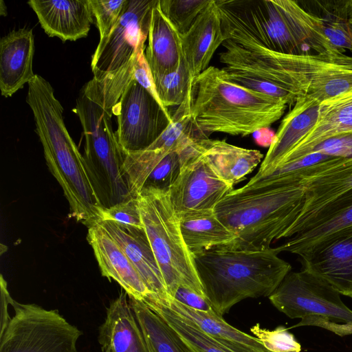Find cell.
<instances>
[{
    "mask_svg": "<svg viewBox=\"0 0 352 352\" xmlns=\"http://www.w3.org/2000/svg\"><path fill=\"white\" fill-rule=\"evenodd\" d=\"M98 342L102 352H150L125 292L107 308L104 321L99 327Z\"/></svg>",
    "mask_w": 352,
    "mask_h": 352,
    "instance_id": "cell-19",
    "label": "cell"
},
{
    "mask_svg": "<svg viewBox=\"0 0 352 352\" xmlns=\"http://www.w3.org/2000/svg\"><path fill=\"white\" fill-rule=\"evenodd\" d=\"M352 226V188L331 199L308 217L289 228L280 245L281 252L298 254L324 236Z\"/></svg>",
    "mask_w": 352,
    "mask_h": 352,
    "instance_id": "cell-14",
    "label": "cell"
},
{
    "mask_svg": "<svg viewBox=\"0 0 352 352\" xmlns=\"http://www.w3.org/2000/svg\"><path fill=\"white\" fill-rule=\"evenodd\" d=\"M212 0H159L160 8L180 35L185 34Z\"/></svg>",
    "mask_w": 352,
    "mask_h": 352,
    "instance_id": "cell-34",
    "label": "cell"
},
{
    "mask_svg": "<svg viewBox=\"0 0 352 352\" xmlns=\"http://www.w3.org/2000/svg\"><path fill=\"white\" fill-rule=\"evenodd\" d=\"M320 103L300 98L282 120L256 175L273 170L295 148L317 123Z\"/></svg>",
    "mask_w": 352,
    "mask_h": 352,
    "instance_id": "cell-17",
    "label": "cell"
},
{
    "mask_svg": "<svg viewBox=\"0 0 352 352\" xmlns=\"http://www.w3.org/2000/svg\"><path fill=\"white\" fill-rule=\"evenodd\" d=\"M225 41L289 55H311L297 31L292 0H215Z\"/></svg>",
    "mask_w": 352,
    "mask_h": 352,
    "instance_id": "cell-5",
    "label": "cell"
},
{
    "mask_svg": "<svg viewBox=\"0 0 352 352\" xmlns=\"http://www.w3.org/2000/svg\"><path fill=\"white\" fill-rule=\"evenodd\" d=\"M129 302L150 352H193L177 332L143 300L129 296Z\"/></svg>",
    "mask_w": 352,
    "mask_h": 352,
    "instance_id": "cell-28",
    "label": "cell"
},
{
    "mask_svg": "<svg viewBox=\"0 0 352 352\" xmlns=\"http://www.w3.org/2000/svg\"><path fill=\"white\" fill-rule=\"evenodd\" d=\"M314 152L345 159L352 158V132L338 133L322 141L309 150L307 155Z\"/></svg>",
    "mask_w": 352,
    "mask_h": 352,
    "instance_id": "cell-40",
    "label": "cell"
},
{
    "mask_svg": "<svg viewBox=\"0 0 352 352\" xmlns=\"http://www.w3.org/2000/svg\"><path fill=\"white\" fill-rule=\"evenodd\" d=\"M14 314L0 333V352H77L82 332L55 309L12 300Z\"/></svg>",
    "mask_w": 352,
    "mask_h": 352,
    "instance_id": "cell-9",
    "label": "cell"
},
{
    "mask_svg": "<svg viewBox=\"0 0 352 352\" xmlns=\"http://www.w3.org/2000/svg\"><path fill=\"white\" fill-rule=\"evenodd\" d=\"M144 229L161 270L168 296L182 285L204 296L193 254L182 234L179 219L168 190L146 186L136 197Z\"/></svg>",
    "mask_w": 352,
    "mask_h": 352,
    "instance_id": "cell-6",
    "label": "cell"
},
{
    "mask_svg": "<svg viewBox=\"0 0 352 352\" xmlns=\"http://www.w3.org/2000/svg\"><path fill=\"white\" fill-rule=\"evenodd\" d=\"M303 186L305 201L302 210L288 230L352 188V158L346 159L333 168L305 182Z\"/></svg>",
    "mask_w": 352,
    "mask_h": 352,
    "instance_id": "cell-27",
    "label": "cell"
},
{
    "mask_svg": "<svg viewBox=\"0 0 352 352\" xmlns=\"http://www.w3.org/2000/svg\"><path fill=\"white\" fill-rule=\"evenodd\" d=\"M346 160L320 152L311 153L297 160L281 164L264 175H255L243 186L256 187L278 181L303 184L323 172L333 168Z\"/></svg>",
    "mask_w": 352,
    "mask_h": 352,
    "instance_id": "cell-29",
    "label": "cell"
},
{
    "mask_svg": "<svg viewBox=\"0 0 352 352\" xmlns=\"http://www.w3.org/2000/svg\"><path fill=\"white\" fill-rule=\"evenodd\" d=\"M142 300L177 332L193 352H232L171 310L157 295L151 293Z\"/></svg>",
    "mask_w": 352,
    "mask_h": 352,
    "instance_id": "cell-31",
    "label": "cell"
},
{
    "mask_svg": "<svg viewBox=\"0 0 352 352\" xmlns=\"http://www.w3.org/2000/svg\"><path fill=\"white\" fill-rule=\"evenodd\" d=\"M352 92V69L336 68L314 74L305 97L322 103L340 95Z\"/></svg>",
    "mask_w": 352,
    "mask_h": 352,
    "instance_id": "cell-32",
    "label": "cell"
},
{
    "mask_svg": "<svg viewBox=\"0 0 352 352\" xmlns=\"http://www.w3.org/2000/svg\"><path fill=\"white\" fill-rule=\"evenodd\" d=\"M171 297L193 309L205 312L214 311L210 302L205 296L188 287L178 286Z\"/></svg>",
    "mask_w": 352,
    "mask_h": 352,
    "instance_id": "cell-42",
    "label": "cell"
},
{
    "mask_svg": "<svg viewBox=\"0 0 352 352\" xmlns=\"http://www.w3.org/2000/svg\"><path fill=\"white\" fill-rule=\"evenodd\" d=\"M26 102L34 115L46 164L68 201L69 217L87 227L99 222L104 208L89 181L82 155L67 131L63 108L51 84L36 74L28 83Z\"/></svg>",
    "mask_w": 352,
    "mask_h": 352,
    "instance_id": "cell-1",
    "label": "cell"
},
{
    "mask_svg": "<svg viewBox=\"0 0 352 352\" xmlns=\"http://www.w3.org/2000/svg\"><path fill=\"white\" fill-rule=\"evenodd\" d=\"M280 246L261 250L213 249L193 254L205 297L219 316L246 298L269 297L292 270Z\"/></svg>",
    "mask_w": 352,
    "mask_h": 352,
    "instance_id": "cell-2",
    "label": "cell"
},
{
    "mask_svg": "<svg viewBox=\"0 0 352 352\" xmlns=\"http://www.w3.org/2000/svg\"><path fill=\"white\" fill-rule=\"evenodd\" d=\"M113 114L118 121L116 135L126 152L146 149L173 121L168 109L133 78L114 106Z\"/></svg>",
    "mask_w": 352,
    "mask_h": 352,
    "instance_id": "cell-10",
    "label": "cell"
},
{
    "mask_svg": "<svg viewBox=\"0 0 352 352\" xmlns=\"http://www.w3.org/2000/svg\"><path fill=\"white\" fill-rule=\"evenodd\" d=\"M28 4L45 32L63 42L86 37L95 23L90 0H30Z\"/></svg>",
    "mask_w": 352,
    "mask_h": 352,
    "instance_id": "cell-16",
    "label": "cell"
},
{
    "mask_svg": "<svg viewBox=\"0 0 352 352\" xmlns=\"http://www.w3.org/2000/svg\"><path fill=\"white\" fill-rule=\"evenodd\" d=\"M223 70L230 80L254 91L281 100L287 104H295L299 99L290 91L265 80L244 73Z\"/></svg>",
    "mask_w": 352,
    "mask_h": 352,
    "instance_id": "cell-35",
    "label": "cell"
},
{
    "mask_svg": "<svg viewBox=\"0 0 352 352\" xmlns=\"http://www.w3.org/2000/svg\"><path fill=\"white\" fill-rule=\"evenodd\" d=\"M346 23L349 35L352 45V0H346Z\"/></svg>",
    "mask_w": 352,
    "mask_h": 352,
    "instance_id": "cell-44",
    "label": "cell"
},
{
    "mask_svg": "<svg viewBox=\"0 0 352 352\" xmlns=\"http://www.w3.org/2000/svg\"><path fill=\"white\" fill-rule=\"evenodd\" d=\"M87 228V239L94 250L102 276L116 281L130 297L142 300L151 294L119 244L98 222Z\"/></svg>",
    "mask_w": 352,
    "mask_h": 352,
    "instance_id": "cell-15",
    "label": "cell"
},
{
    "mask_svg": "<svg viewBox=\"0 0 352 352\" xmlns=\"http://www.w3.org/2000/svg\"><path fill=\"white\" fill-rule=\"evenodd\" d=\"M192 138L182 150L180 172L168 189L177 215L214 210L233 186L222 181L211 169Z\"/></svg>",
    "mask_w": 352,
    "mask_h": 352,
    "instance_id": "cell-12",
    "label": "cell"
},
{
    "mask_svg": "<svg viewBox=\"0 0 352 352\" xmlns=\"http://www.w3.org/2000/svg\"><path fill=\"white\" fill-rule=\"evenodd\" d=\"M144 50L145 47L137 53L133 65V78L162 104L155 91L151 71L145 57Z\"/></svg>",
    "mask_w": 352,
    "mask_h": 352,
    "instance_id": "cell-41",
    "label": "cell"
},
{
    "mask_svg": "<svg viewBox=\"0 0 352 352\" xmlns=\"http://www.w3.org/2000/svg\"><path fill=\"white\" fill-rule=\"evenodd\" d=\"M111 221L137 228H144L138 199L135 197L110 208H104L100 221Z\"/></svg>",
    "mask_w": 352,
    "mask_h": 352,
    "instance_id": "cell-39",
    "label": "cell"
},
{
    "mask_svg": "<svg viewBox=\"0 0 352 352\" xmlns=\"http://www.w3.org/2000/svg\"><path fill=\"white\" fill-rule=\"evenodd\" d=\"M1 288V321H0V333H1L7 327L11 317L8 314V305H11L12 298L10 295L8 290L7 283L1 275L0 280Z\"/></svg>",
    "mask_w": 352,
    "mask_h": 352,
    "instance_id": "cell-43",
    "label": "cell"
},
{
    "mask_svg": "<svg viewBox=\"0 0 352 352\" xmlns=\"http://www.w3.org/2000/svg\"><path fill=\"white\" fill-rule=\"evenodd\" d=\"M305 201L302 183L276 182L228 194L214 211L236 236L228 249L261 250L284 238Z\"/></svg>",
    "mask_w": 352,
    "mask_h": 352,
    "instance_id": "cell-4",
    "label": "cell"
},
{
    "mask_svg": "<svg viewBox=\"0 0 352 352\" xmlns=\"http://www.w3.org/2000/svg\"><path fill=\"white\" fill-rule=\"evenodd\" d=\"M304 9L314 14L324 35L341 54H351L352 45L346 23V0L298 1Z\"/></svg>",
    "mask_w": 352,
    "mask_h": 352,
    "instance_id": "cell-30",
    "label": "cell"
},
{
    "mask_svg": "<svg viewBox=\"0 0 352 352\" xmlns=\"http://www.w3.org/2000/svg\"><path fill=\"white\" fill-rule=\"evenodd\" d=\"M195 141L213 172L232 186L252 173L263 157L258 150L232 145L225 140L197 137Z\"/></svg>",
    "mask_w": 352,
    "mask_h": 352,
    "instance_id": "cell-22",
    "label": "cell"
},
{
    "mask_svg": "<svg viewBox=\"0 0 352 352\" xmlns=\"http://www.w3.org/2000/svg\"><path fill=\"white\" fill-rule=\"evenodd\" d=\"M98 223L119 244L149 291L160 296H167L161 270L144 228L111 221Z\"/></svg>",
    "mask_w": 352,
    "mask_h": 352,
    "instance_id": "cell-18",
    "label": "cell"
},
{
    "mask_svg": "<svg viewBox=\"0 0 352 352\" xmlns=\"http://www.w3.org/2000/svg\"><path fill=\"white\" fill-rule=\"evenodd\" d=\"M298 255L302 270L352 298V226L324 236Z\"/></svg>",
    "mask_w": 352,
    "mask_h": 352,
    "instance_id": "cell-13",
    "label": "cell"
},
{
    "mask_svg": "<svg viewBox=\"0 0 352 352\" xmlns=\"http://www.w3.org/2000/svg\"><path fill=\"white\" fill-rule=\"evenodd\" d=\"M34 54L32 30H14L1 38L0 89L3 96H12L34 78Z\"/></svg>",
    "mask_w": 352,
    "mask_h": 352,
    "instance_id": "cell-20",
    "label": "cell"
},
{
    "mask_svg": "<svg viewBox=\"0 0 352 352\" xmlns=\"http://www.w3.org/2000/svg\"><path fill=\"white\" fill-rule=\"evenodd\" d=\"M184 148L166 155L151 172L144 187L152 186L168 190L180 172L182 165V150Z\"/></svg>",
    "mask_w": 352,
    "mask_h": 352,
    "instance_id": "cell-38",
    "label": "cell"
},
{
    "mask_svg": "<svg viewBox=\"0 0 352 352\" xmlns=\"http://www.w3.org/2000/svg\"><path fill=\"white\" fill-rule=\"evenodd\" d=\"M178 217L184 240L192 254L228 248L236 239L214 210L185 213Z\"/></svg>",
    "mask_w": 352,
    "mask_h": 352,
    "instance_id": "cell-26",
    "label": "cell"
},
{
    "mask_svg": "<svg viewBox=\"0 0 352 352\" xmlns=\"http://www.w3.org/2000/svg\"><path fill=\"white\" fill-rule=\"evenodd\" d=\"M252 333L270 352H300L301 346L294 335L283 326L269 330L256 324L250 328Z\"/></svg>",
    "mask_w": 352,
    "mask_h": 352,
    "instance_id": "cell-36",
    "label": "cell"
},
{
    "mask_svg": "<svg viewBox=\"0 0 352 352\" xmlns=\"http://www.w3.org/2000/svg\"><path fill=\"white\" fill-rule=\"evenodd\" d=\"M224 41L221 18L215 0H212L190 29L181 35L183 56L193 81L209 67L213 54Z\"/></svg>",
    "mask_w": 352,
    "mask_h": 352,
    "instance_id": "cell-21",
    "label": "cell"
},
{
    "mask_svg": "<svg viewBox=\"0 0 352 352\" xmlns=\"http://www.w3.org/2000/svg\"><path fill=\"white\" fill-rule=\"evenodd\" d=\"M191 114L199 138L212 133L246 136L269 128L283 115L284 102L231 80L209 66L193 81Z\"/></svg>",
    "mask_w": 352,
    "mask_h": 352,
    "instance_id": "cell-3",
    "label": "cell"
},
{
    "mask_svg": "<svg viewBox=\"0 0 352 352\" xmlns=\"http://www.w3.org/2000/svg\"><path fill=\"white\" fill-rule=\"evenodd\" d=\"M225 51L219 54L226 71L255 76L276 85L297 96H305L311 76L320 71L333 69L339 63L320 55H289L258 45H239L227 40Z\"/></svg>",
    "mask_w": 352,
    "mask_h": 352,
    "instance_id": "cell-8",
    "label": "cell"
},
{
    "mask_svg": "<svg viewBox=\"0 0 352 352\" xmlns=\"http://www.w3.org/2000/svg\"><path fill=\"white\" fill-rule=\"evenodd\" d=\"M348 132H352V92L320 103L316 125L278 165L297 160L307 155L309 150L322 141Z\"/></svg>",
    "mask_w": 352,
    "mask_h": 352,
    "instance_id": "cell-24",
    "label": "cell"
},
{
    "mask_svg": "<svg viewBox=\"0 0 352 352\" xmlns=\"http://www.w3.org/2000/svg\"><path fill=\"white\" fill-rule=\"evenodd\" d=\"M152 76L156 93L162 104L167 109L181 105L193 83L184 56L175 69Z\"/></svg>",
    "mask_w": 352,
    "mask_h": 352,
    "instance_id": "cell-33",
    "label": "cell"
},
{
    "mask_svg": "<svg viewBox=\"0 0 352 352\" xmlns=\"http://www.w3.org/2000/svg\"><path fill=\"white\" fill-rule=\"evenodd\" d=\"M127 0H90L100 39L109 36L122 16Z\"/></svg>",
    "mask_w": 352,
    "mask_h": 352,
    "instance_id": "cell-37",
    "label": "cell"
},
{
    "mask_svg": "<svg viewBox=\"0 0 352 352\" xmlns=\"http://www.w3.org/2000/svg\"><path fill=\"white\" fill-rule=\"evenodd\" d=\"M271 303L290 318L293 326H316L340 336L352 335V310L331 285L302 270L289 272L269 296Z\"/></svg>",
    "mask_w": 352,
    "mask_h": 352,
    "instance_id": "cell-7",
    "label": "cell"
},
{
    "mask_svg": "<svg viewBox=\"0 0 352 352\" xmlns=\"http://www.w3.org/2000/svg\"><path fill=\"white\" fill-rule=\"evenodd\" d=\"M157 296L177 314L190 321L203 333L232 352H270L257 338L229 324L214 311L193 309L168 295Z\"/></svg>",
    "mask_w": 352,
    "mask_h": 352,
    "instance_id": "cell-23",
    "label": "cell"
},
{
    "mask_svg": "<svg viewBox=\"0 0 352 352\" xmlns=\"http://www.w3.org/2000/svg\"><path fill=\"white\" fill-rule=\"evenodd\" d=\"M145 57L152 74L175 69L183 57L181 35L162 13L159 0L152 12Z\"/></svg>",
    "mask_w": 352,
    "mask_h": 352,
    "instance_id": "cell-25",
    "label": "cell"
},
{
    "mask_svg": "<svg viewBox=\"0 0 352 352\" xmlns=\"http://www.w3.org/2000/svg\"><path fill=\"white\" fill-rule=\"evenodd\" d=\"M158 0H127L116 27L100 39L92 55L94 77L102 78L124 67L135 52L145 47L152 12Z\"/></svg>",
    "mask_w": 352,
    "mask_h": 352,
    "instance_id": "cell-11",
    "label": "cell"
}]
</instances>
